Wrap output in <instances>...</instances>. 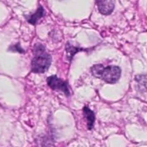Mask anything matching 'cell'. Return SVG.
I'll return each instance as SVG.
<instances>
[{"label": "cell", "instance_id": "6da1fadb", "mask_svg": "<svg viewBox=\"0 0 147 147\" xmlns=\"http://www.w3.org/2000/svg\"><path fill=\"white\" fill-rule=\"evenodd\" d=\"M51 60V56L46 53L44 47L37 45L34 47V57L32 60V70L37 73H45L50 66Z\"/></svg>", "mask_w": 147, "mask_h": 147}, {"label": "cell", "instance_id": "7a4b0ae2", "mask_svg": "<svg viewBox=\"0 0 147 147\" xmlns=\"http://www.w3.org/2000/svg\"><path fill=\"white\" fill-rule=\"evenodd\" d=\"M92 74L109 83H115L121 77V70L118 66L104 67L103 65H95L91 68Z\"/></svg>", "mask_w": 147, "mask_h": 147}, {"label": "cell", "instance_id": "3957f363", "mask_svg": "<svg viewBox=\"0 0 147 147\" xmlns=\"http://www.w3.org/2000/svg\"><path fill=\"white\" fill-rule=\"evenodd\" d=\"M47 82L48 86L51 88L63 91L67 96H70V90H69L67 83L57 78L56 76H52L49 77L47 78Z\"/></svg>", "mask_w": 147, "mask_h": 147}, {"label": "cell", "instance_id": "277c9868", "mask_svg": "<svg viewBox=\"0 0 147 147\" xmlns=\"http://www.w3.org/2000/svg\"><path fill=\"white\" fill-rule=\"evenodd\" d=\"M96 2L99 11L104 15L111 14L114 9L113 0H96Z\"/></svg>", "mask_w": 147, "mask_h": 147}, {"label": "cell", "instance_id": "5b68a950", "mask_svg": "<svg viewBox=\"0 0 147 147\" xmlns=\"http://www.w3.org/2000/svg\"><path fill=\"white\" fill-rule=\"evenodd\" d=\"M44 14H45L44 9L42 8V7L40 6V7L37 9V10L36 11L35 13H34V14H32L31 16L27 17V20H28L29 22L31 23V24H35L36 23H37V22L44 16Z\"/></svg>", "mask_w": 147, "mask_h": 147}, {"label": "cell", "instance_id": "8992f818", "mask_svg": "<svg viewBox=\"0 0 147 147\" xmlns=\"http://www.w3.org/2000/svg\"><path fill=\"white\" fill-rule=\"evenodd\" d=\"M138 87L142 92L147 93V74L139 75L136 77Z\"/></svg>", "mask_w": 147, "mask_h": 147}, {"label": "cell", "instance_id": "52a82bcc", "mask_svg": "<svg viewBox=\"0 0 147 147\" xmlns=\"http://www.w3.org/2000/svg\"><path fill=\"white\" fill-rule=\"evenodd\" d=\"M83 113H84L85 117L87 119L88 121V128L89 130L93 128V123L95 121V115L93 112L88 107L83 108Z\"/></svg>", "mask_w": 147, "mask_h": 147}]
</instances>
